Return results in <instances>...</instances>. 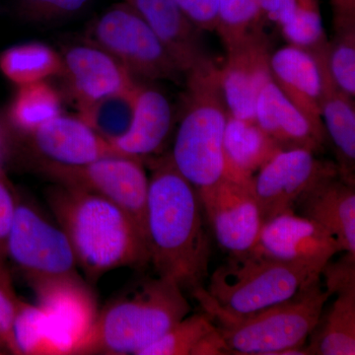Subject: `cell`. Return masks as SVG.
Instances as JSON below:
<instances>
[{"instance_id": "cell-1", "label": "cell", "mask_w": 355, "mask_h": 355, "mask_svg": "<svg viewBox=\"0 0 355 355\" xmlns=\"http://www.w3.org/2000/svg\"><path fill=\"white\" fill-rule=\"evenodd\" d=\"M197 190L176 169L170 155L149 178L146 239L156 275L175 282L193 298L209 279L210 244Z\"/></svg>"}, {"instance_id": "cell-2", "label": "cell", "mask_w": 355, "mask_h": 355, "mask_svg": "<svg viewBox=\"0 0 355 355\" xmlns=\"http://www.w3.org/2000/svg\"><path fill=\"white\" fill-rule=\"evenodd\" d=\"M46 202L64 230L77 266L96 282L111 270L148 265L146 237L118 205L83 189L55 184Z\"/></svg>"}, {"instance_id": "cell-3", "label": "cell", "mask_w": 355, "mask_h": 355, "mask_svg": "<svg viewBox=\"0 0 355 355\" xmlns=\"http://www.w3.org/2000/svg\"><path fill=\"white\" fill-rule=\"evenodd\" d=\"M184 292L171 280L144 277L99 311L77 354L139 355L190 314Z\"/></svg>"}, {"instance_id": "cell-4", "label": "cell", "mask_w": 355, "mask_h": 355, "mask_svg": "<svg viewBox=\"0 0 355 355\" xmlns=\"http://www.w3.org/2000/svg\"><path fill=\"white\" fill-rule=\"evenodd\" d=\"M184 109L170 157L198 197L223 179V139L229 112L214 60L184 76Z\"/></svg>"}, {"instance_id": "cell-5", "label": "cell", "mask_w": 355, "mask_h": 355, "mask_svg": "<svg viewBox=\"0 0 355 355\" xmlns=\"http://www.w3.org/2000/svg\"><path fill=\"white\" fill-rule=\"evenodd\" d=\"M320 277L306 266L249 253L230 257L195 298L219 326L284 302Z\"/></svg>"}, {"instance_id": "cell-6", "label": "cell", "mask_w": 355, "mask_h": 355, "mask_svg": "<svg viewBox=\"0 0 355 355\" xmlns=\"http://www.w3.org/2000/svg\"><path fill=\"white\" fill-rule=\"evenodd\" d=\"M331 295L320 277L284 302L219 324L228 354H308L305 343Z\"/></svg>"}, {"instance_id": "cell-7", "label": "cell", "mask_w": 355, "mask_h": 355, "mask_svg": "<svg viewBox=\"0 0 355 355\" xmlns=\"http://www.w3.org/2000/svg\"><path fill=\"white\" fill-rule=\"evenodd\" d=\"M88 42L116 58L135 79L179 83L184 77L146 20L127 1L110 7L93 22Z\"/></svg>"}, {"instance_id": "cell-8", "label": "cell", "mask_w": 355, "mask_h": 355, "mask_svg": "<svg viewBox=\"0 0 355 355\" xmlns=\"http://www.w3.org/2000/svg\"><path fill=\"white\" fill-rule=\"evenodd\" d=\"M39 168L55 184L83 189L118 205L135 221L146 239L149 179L141 160L114 155L77 166L44 160Z\"/></svg>"}, {"instance_id": "cell-9", "label": "cell", "mask_w": 355, "mask_h": 355, "mask_svg": "<svg viewBox=\"0 0 355 355\" xmlns=\"http://www.w3.org/2000/svg\"><path fill=\"white\" fill-rule=\"evenodd\" d=\"M6 257L28 282L77 273L76 256L64 230L30 203L18 200L7 238Z\"/></svg>"}, {"instance_id": "cell-10", "label": "cell", "mask_w": 355, "mask_h": 355, "mask_svg": "<svg viewBox=\"0 0 355 355\" xmlns=\"http://www.w3.org/2000/svg\"><path fill=\"white\" fill-rule=\"evenodd\" d=\"M336 173V163L320 160L312 151H280L261 168L252 182L263 221L294 210L296 202L311 188Z\"/></svg>"}, {"instance_id": "cell-11", "label": "cell", "mask_w": 355, "mask_h": 355, "mask_svg": "<svg viewBox=\"0 0 355 355\" xmlns=\"http://www.w3.org/2000/svg\"><path fill=\"white\" fill-rule=\"evenodd\" d=\"M28 282L36 295L37 304L50 318L62 355L77 354L99 314L90 287L77 273Z\"/></svg>"}, {"instance_id": "cell-12", "label": "cell", "mask_w": 355, "mask_h": 355, "mask_svg": "<svg viewBox=\"0 0 355 355\" xmlns=\"http://www.w3.org/2000/svg\"><path fill=\"white\" fill-rule=\"evenodd\" d=\"M340 252L338 242L326 229L291 210L263 222L250 253L306 266L321 275L324 266Z\"/></svg>"}, {"instance_id": "cell-13", "label": "cell", "mask_w": 355, "mask_h": 355, "mask_svg": "<svg viewBox=\"0 0 355 355\" xmlns=\"http://www.w3.org/2000/svg\"><path fill=\"white\" fill-rule=\"evenodd\" d=\"M200 200L219 245L230 257L249 254L263 224L252 184L223 178Z\"/></svg>"}, {"instance_id": "cell-14", "label": "cell", "mask_w": 355, "mask_h": 355, "mask_svg": "<svg viewBox=\"0 0 355 355\" xmlns=\"http://www.w3.org/2000/svg\"><path fill=\"white\" fill-rule=\"evenodd\" d=\"M270 40L265 30L248 35L226 50L219 67V83L229 114L254 121V106L261 88L272 79Z\"/></svg>"}, {"instance_id": "cell-15", "label": "cell", "mask_w": 355, "mask_h": 355, "mask_svg": "<svg viewBox=\"0 0 355 355\" xmlns=\"http://www.w3.org/2000/svg\"><path fill=\"white\" fill-rule=\"evenodd\" d=\"M62 60L60 76L77 107L139 83L116 58L89 42L69 46Z\"/></svg>"}, {"instance_id": "cell-16", "label": "cell", "mask_w": 355, "mask_h": 355, "mask_svg": "<svg viewBox=\"0 0 355 355\" xmlns=\"http://www.w3.org/2000/svg\"><path fill=\"white\" fill-rule=\"evenodd\" d=\"M147 24L184 76L207 64L211 58L205 50L202 33L177 0H125Z\"/></svg>"}, {"instance_id": "cell-17", "label": "cell", "mask_w": 355, "mask_h": 355, "mask_svg": "<svg viewBox=\"0 0 355 355\" xmlns=\"http://www.w3.org/2000/svg\"><path fill=\"white\" fill-rule=\"evenodd\" d=\"M270 69L275 85L327 139L320 108L322 73L317 58L309 51L288 44L272 51Z\"/></svg>"}, {"instance_id": "cell-18", "label": "cell", "mask_w": 355, "mask_h": 355, "mask_svg": "<svg viewBox=\"0 0 355 355\" xmlns=\"http://www.w3.org/2000/svg\"><path fill=\"white\" fill-rule=\"evenodd\" d=\"M295 209L333 235L340 252L355 254V184L343 181L338 173L330 175L311 188Z\"/></svg>"}, {"instance_id": "cell-19", "label": "cell", "mask_w": 355, "mask_h": 355, "mask_svg": "<svg viewBox=\"0 0 355 355\" xmlns=\"http://www.w3.org/2000/svg\"><path fill=\"white\" fill-rule=\"evenodd\" d=\"M31 137L44 161L57 164L84 165L119 155L109 141L79 118L60 114L37 128Z\"/></svg>"}, {"instance_id": "cell-20", "label": "cell", "mask_w": 355, "mask_h": 355, "mask_svg": "<svg viewBox=\"0 0 355 355\" xmlns=\"http://www.w3.org/2000/svg\"><path fill=\"white\" fill-rule=\"evenodd\" d=\"M254 121L277 141L282 150L301 148L318 153L326 142V137L315 130L272 79L261 88L258 96Z\"/></svg>"}, {"instance_id": "cell-21", "label": "cell", "mask_w": 355, "mask_h": 355, "mask_svg": "<svg viewBox=\"0 0 355 355\" xmlns=\"http://www.w3.org/2000/svg\"><path fill=\"white\" fill-rule=\"evenodd\" d=\"M327 48V46H326ZM324 51L315 53L322 73L320 108L324 132L335 148L336 167L343 181L355 184L354 98L343 92L329 73Z\"/></svg>"}, {"instance_id": "cell-22", "label": "cell", "mask_w": 355, "mask_h": 355, "mask_svg": "<svg viewBox=\"0 0 355 355\" xmlns=\"http://www.w3.org/2000/svg\"><path fill=\"white\" fill-rule=\"evenodd\" d=\"M173 112L162 92L141 84L132 125L125 135L112 142L121 156L141 160L157 153L172 128Z\"/></svg>"}, {"instance_id": "cell-23", "label": "cell", "mask_w": 355, "mask_h": 355, "mask_svg": "<svg viewBox=\"0 0 355 355\" xmlns=\"http://www.w3.org/2000/svg\"><path fill=\"white\" fill-rule=\"evenodd\" d=\"M282 151L256 121L229 114L223 139V178L240 184H252L263 165Z\"/></svg>"}, {"instance_id": "cell-24", "label": "cell", "mask_w": 355, "mask_h": 355, "mask_svg": "<svg viewBox=\"0 0 355 355\" xmlns=\"http://www.w3.org/2000/svg\"><path fill=\"white\" fill-rule=\"evenodd\" d=\"M328 311H322L312 331L308 354H355V288L336 292Z\"/></svg>"}, {"instance_id": "cell-25", "label": "cell", "mask_w": 355, "mask_h": 355, "mask_svg": "<svg viewBox=\"0 0 355 355\" xmlns=\"http://www.w3.org/2000/svg\"><path fill=\"white\" fill-rule=\"evenodd\" d=\"M141 83L77 107L78 118L110 144L128 132Z\"/></svg>"}, {"instance_id": "cell-26", "label": "cell", "mask_w": 355, "mask_h": 355, "mask_svg": "<svg viewBox=\"0 0 355 355\" xmlns=\"http://www.w3.org/2000/svg\"><path fill=\"white\" fill-rule=\"evenodd\" d=\"M62 55L39 42L15 44L0 53V71L17 87L60 76Z\"/></svg>"}, {"instance_id": "cell-27", "label": "cell", "mask_w": 355, "mask_h": 355, "mask_svg": "<svg viewBox=\"0 0 355 355\" xmlns=\"http://www.w3.org/2000/svg\"><path fill=\"white\" fill-rule=\"evenodd\" d=\"M60 93L51 84L39 81L19 86L8 108V120L19 132L31 135L37 128L62 114Z\"/></svg>"}, {"instance_id": "cell-28", "label": "cell", "mask_w": 355, "mask_h": 355, "mask_svg": "<svg viewBox=\"0 0 355 355\" xmlns=\"http://www.w3.org/2000/svg\"><path fill=\"white\" fill-rule=\"evenodd\" d=\"M12 328L18 354L62 355L53 324L38 304L19 298Z\"/></svg>"}, {"instance_id": "cell-29", "label": "cell", "mask_w": 355, "mask_h": 355, "mask_svg": "<svg viewBox=\"0 0 355 355\" xmlns=\"http://www.w3.org/2000/svg\"><path fill=\"white\" fill-rule=\"evenodd\" d=\"M216 329L214 319L207 312L187 315L139 355H191L200 340Z\"/></svg>"}, {"instance_id": "cell-30", "label": "cell", "mask_w": 355, "mask_h": 355, "mask_svg": "<svg viewBox=\"0 0 355 355\" xmlns=\"http://www.w3.org/2000/svg\"><path fill=\"white\" fill-rule=\"evenodd\" d=\"M265 30L261 24L258 0H219L218 34L225 50L248 35Z\"/></svg>"}, {"instance_id": "cell-31", "label": "cell", "mask_w": 355, "mask_h": 355, "mask_svg": "<svg viewBox=\"0 0 355 355\" xmlns=\"http://www.w3.org/2000/svg\"><path fill=\"white\" fill-rule=\"evenodd\" d=\"M326 64L334 83L343 92L355 96V24L336 26L327 44Z\"/></svg>"}, {"instance_id": "cell-32", "label": "cell", "mask_w": 355, "mask_h": 355, "mask_svg": "<svg viewBox=\"0 0 355 355\" xmlns=\"http://www.w3.org/2000/svg\"><path fill=\"white\" fill-rule=\"evenodd\" d=\"M91 0H18V10L33 22H51L71 17L83 11Z\"/></svg>"}, {"instance_id": "cell-33", "label": "cell", "mask_w": 355, "mask_h": 355, "mask_svg": "<svg viewBox=\"0 0 355 355\" xmlns=\"http://www.w3.org/2000/svg\"><path fill=\"white\" fill-rule=\"evenodd\" d=\"M18 300L6 261L0 259V347L12 354H18L12 328Z\"/></svg>"}, {"instance_id": "cell-34", "label": "cell", "mask_w": 355, "mask_h": 355, "mask_svg": "<svg viewBox=\"0 0 355 355\" xmlns=\"http://www.w3.org/2000/svg\"><path fill=\"white\" fill-rule=\"evenodd\" d=\"M345 256L324 266L321 272L324 287L336 294V292L355 288V254L343 252Z\"/></svg>"}, {"instance_id": "cell-35", "label": "cell", "mask_w": 355, "mask_h": 355, "mask_svg": "<svg viewBox=\"0 0 355 355\" xmlns=\"http://www.w3.org/2000/svg\"><path fill=\"white\" fill-rule=\"evenodd\" d=\"M177 2L198 29L202 32H216L219 0H177Z\"/></svg>"}, {"instance_id": "cell-36", "label": "cell", "mask_w": 355, "mask_h": 355, "mask_svg": "<svg viewBox=\"0 0 355 355\" xmlns=\"http://www.w3.org/2000/svg\"><path fill=\"white\" fill-rule=\"evenodd\" d=\"M17 198L13 195L6 183L4 178H0V259L6 260V244L9 231L12 225Z\"/></svg>"}, {"instance_id": "cell-37", "label": "cell", "mask_w": 355, "mask_h": 355, "mask_svg": "<svg viewBox=\"0 0 355 355\" xmlns=\"http://www.w3.org/2000/svg\"><path fill=\"white\" fill-rule=\"evenodd\" d=\"M334 25L355 24V0H331Z\"/></svg>"}, {"instance_id": "cell-38", "label": "cell", "mask_w": 355, "mask_h": 355, "mask_svg": "<svg viewBox=\"0 0 355 355\" xmlns=\"http://www.w3.org/2000/svg\"><path fill=\"white\" fill-rule=\"evenodd\" d=\"M261 24L263 28L266 23L272 24L275 14L279 9V0H258Z\"/></svg>"}, {"instance_id": "cell-39", "label": "cell", "mask_w": 355, "mask_h": 355, "mask_svg": "<svg viewBox=\"0 0 355 355\" xmlns=\"http://www.w3.org/2000/svg\"><path fill=\"white\" fill-rule=\"evenodd\" d=\"M2 153H3V139H2V133L0 130V178H4L3 172H2Z\"/></svg>"}, {"instance_id": "cell-40", "label": "cell", "mask_w": 355, "mask_h": 355, "mask_svg": "<svg viewBox=\"0 0 355 355\" xmlns=\"http://www.w3.org/2000/svg\"><path fill=\"white\" fill-rule=\"evenodd\" d=\"M0 354H2V352H0Z\"/></svg>"}, {"instance_id": "cell-41", "label": "cell", "mask_w": 355, "mask_h": 355, "mask_svg": "<svg viewBox=\"0 0 355 355\" xmlns=\"http://www.w3.org/2000/svg\"><path fill=\"white\" fill-rule=\"evenodd\" d=\"M123 1H125V0H123Z\"/></svg>"}]
</instances>
